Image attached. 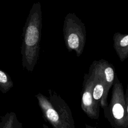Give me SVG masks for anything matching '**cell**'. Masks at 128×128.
I'll list each match as a JSON object with an SVG mask.
<instances>
[{"instance_id":"cell-1","label":"cell","mask_w":128,"mask_h":128,"mask_svg":"<svg viewBox=\"0 0 128 128\" xmlns=\"http://www.w3.org/2000/svg\"><path fill=\"white\" fill-rule=\"evenodd\" d=\"M42 14L40 2H34L22 28L20 54L24 68L32 72L39 57Z\"/></svg>"},{"instance_id":"cell-6","label":"cell","mask_w":128,"mask_h":128,"mask_svg":"<svg viewBox=\"0 0 128 128\" xmlns=\"http://www.w3.org/2000/svg\"><path fill=\"white\" fill-rule=\"evenodd\" d=\"M98 64L104 74L106 82L105 91L104 96L100 102V106L103 108V110H104L108 106V94L110 88L113 86L116 74L115 72V69L113 65L106 60L101 59L98 60Z\"/></svg>"},{"instance_id":"cell-3","label":"cell","mask_w":128,"mask_h":128,"mask_svg":"<svg viewBox=\"0 0 128 128\" xmlns=\"http://www.w3.org/2000/svg\"><path fill=\"white\" fill-rule=\"evenodd\" d=\"M124 87L116 74L108 106L104 110L106 118L114 128H128Z\"/></svg>"},{"instance_id":"cell-9","label":"cell","mask_w":128,"mask_h":128,"mask_svg":"<svg viewBox=\"0 0 128 128\" xmlns=\"http://www.w3.org/2000/svg\"><path fill=\"white\" fill-rule=\"evenodd\" d=\"M14 86V83L8 74L0 70V90L3 94L8 92Z\"/></svg>"},{"instance_id":"cell-10","label":"cell","mask_w":128,"mask_h":128,"mask_svg":"<svg viewBox=\"0 0 128 128\" xmlns=\"http://www.w3.org/2000/svg\"><path fill=\"white\" fill-rule=\"evenodd\" d=\"M125 96V100L126 104V119L128 123V84L127 85L126 91L124 94Z\"/></svg>"},{"instance_id":"cell-7","label":"cell","mask_w":128,"mask_h":128,"mask_svg":"<svg viewBox=\"0 0 128 128\" xmlns=\"http://www.w3.org/2000/svg\"><path fill=\"white\" fill-rule=\"evenodd\" d=\"M114 48L121 62L128 58V34L116 32L113 36Z\"/></svg>"},{"instance_id":"cell-12","label":"cell","mask_w":128,"mask_h":128,"mask_svg":"<svg viewBox=\"0 0 128 128\" xmlns=\"http://www.w3.org/2000/svg\"><path fill=\"white\" fill-rule=\"evenodd\" d=\"M42 128H50L47 125H46V124H42Z\"/></svg>"},{"instance_id":"cell-4","label":"cell","mask_w":128,"mask_h":128,"mask_svg":"<svg viewBox=\"0 0 128 128\" xmlns=\"http://www.w3.org/2000/svg\"><path fill=\"white\" fill-rule=\"evenodd\" d=\"M63 34L68 50L69 52L74 51L77 56H80L86 44V27L74 13L69 12L65 16Z\"/></svg>"},{"instance_id":"cell-5","label":"cell","mask_w":128,"mask_h":128,"mask_svg":"<svg viewBox=\"0 0 128 128\" xmlns=\"http://www.w3.org/2000/svg\"><path fill=\"white\" fill-rule=\"evenodd\" d=\"M94 84V76L89 70L88 74L84 76L81 92V108L83 112L91 119L97 120L100 116V106L94 101L92 96Z\"/></svg>"},{"instance_id":"cell-8","label":"cell","mask_w":128,"mask_h":128,"mask_svg":"<svg viewBox=\"0 0 128 128\" xmlns=\"http://www.w3.org/2000/svg\"><path fill=\"white\" fill-rule=\"evenodd\" d=\"M22 124L19 121L15 112H6L0 118V128H22Z\"/></svg>"},{"instance_id":"cell-11","label":"cell","mask_w":128,"mask_h":128,"mask_svg":"<svg viewBox=\"0 0 128 128\" xmlns=\"http://www.w3.org/2000/svg\"><path fill=\"white\" fill-rule=\"evenodd\" d=\"M85 127H86V128H98L96 126H90V125H89V124H85Z\"/></svg>"},{"instance_id":"cell-2","label":"cell","mask_w":128,"mask_h":128,"mask_svg":"<svg viewBox=\"0 0 128 128\" xmlns=\"http://www.w3.org/2000/svg\"><path fill=\"white\" fill-rule=\"evenodd\" d=\"M48 97L35 96L44 119L53 128H76L72 112L68 104L56 92L49 89Z\"/></svg>"}]
</instances>
